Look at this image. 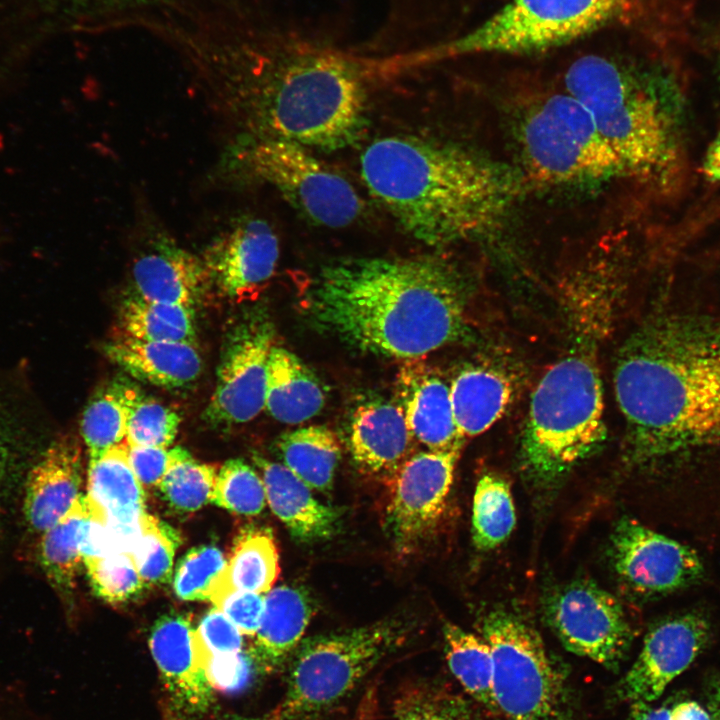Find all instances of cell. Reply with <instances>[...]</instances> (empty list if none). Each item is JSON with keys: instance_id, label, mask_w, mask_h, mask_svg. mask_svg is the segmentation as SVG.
I'll return each instance as SVG.
<instances>
[{"instance_id": "1f68e13d", "label": "cell", "mask_w": 720, "mask_h": 720, "mask_svg": "<svg viewBox=\"0 0 720 720\" xmlns=\"http://www.w3.org/2000/svg\"><path fill=\"white\" fill-rule=\"evenodd\" d=\"M125 336L145 341H196L194 308L129 295L120 309Z\"/></svg>"}, {"instance_id": "83f0119b", "label": "cell", "mask_w": 720, "mask_h": 720, "mask_svg": "<svg viewBox=\"0 0 720 720\" xmlns=\"http://www.w3.org/2000/svg\"><path fill=\"white\" fill-rule=\"evenodd\" d=\"M107 518L118 524L140 525L145 516V491L128 459L127 442L112 447L88 463L87 495Z\"/></svg>"}, {"instance_id": "11a10c76", "label": "cell", "mask_w": 720, "mask_h": 720, "mask_svg": "<svg viewBox=\"0 0 720 720\" xmlns=\"http://www.w3.org/2000/svg\"><path fill=\"white\" fill-rule=\"evenodd\" d=\"M719 74H720V60H719Z\"/></svg>"}, {"instance_id": "d4e9b609", "label": "cell", "mask_w": 720, "mask_h": 720, "mask_svg": "<svg viewBox=\"0 0 720 720\" xmlns=\"http://www.w3.org/2000/svg\"><path fill=\"white\" fill-rule=\"evenodd\" d=\"M312 613V602L302 589L283 585L268 591L250 654L260 670L271 672L294 653Z\"/></svg>"}, {"instance_id": "74e56055", "label": "cell", "mask_w": 720, "mask_h": 720, "mask_svg": "<svg viewBox=\"0 0 720 720\" xmlns=\"http://www.w3.org/2000/svg\"><path fill=\"white\" fill-rule=\"evenodd\" d=\"M262 478L240 459L225 462L217 471L210 502L241 515H257L266 503Z\"/></svg>"}, {"instance_id": "603a6c76", "label": "cell", "mask_w": 720, "mask_h": 720, "mask_svg": "<svg viewBox=\"0 0 720 720\" xmlns=\"http://www.w3.org/2000/svg\"><path fill=\"white\" fill-rule=\"evenodd\" d=\"M262 474L266 500L272 512L301 543H314L333 536L340 525V513L320 503L311 488L284 464L255 455Z\"/></svg>"}, {"instance_id": "e575fe53", "label": "cell", "mask_w": 720, "mask_h": 720, "mask_svg": "<svg viewBox=\"0 0 720 720\" xmlns=\"http://www.w3.org/2000/svg\"><path fill=\"white\" fill-rule=\"evenodd\" d=\"M516 522L515 507L508 482L495 474H485L477 482L472 510V539L482 551H489L510 536Z\"/></svg>"}, {"instance_id": "3957f363", "label": "cell", "mask_w": 720, "mask_h": 720, "mask_svg": "<svg viewBox=\"0 0 720 720\" xmlns=\"http://www.w3.org/2000/svg\"><path fill=\"white\" fill-rule=\"evenodd\" d=\"M361 175L400 227L431 246L496 232L528 186L521 171L478 152L409 136L374 140Z\"/></svg>"}, {"instance_id": "7a4b0ae2", "label": "cell", "mask_w": 720, "mask_h": 720, "mask_svg": "<svg viewBox=\"0 0 720 720\" xmlns=\"http://www.w3.org/2000/svg\"><path fill=\"white\" fill-rule=\"evenodd\" d=\"M614 389L628 456L646 464L720 444V322L649 320L619 350Z\"/></svg>"}, {"instance_id": "5bb4252c", "label": "cell", "mask_w": 720, "mask_h": 720, "mask_svg": "<svg viewBox=\"0 0 720 720\" xmlns=\"http://www.w3.org/2000/svg\"><path fill=\"white\" fill-rule=\"evenodd\" d=\"M611 559L616 573L632 590L664 595L688 588L705 572L699 554L640 522L621 519L611 537Z\"/></svg>"}, {"instance_id": "9a60e30c", "label": "cell", "mask_w": 720, "mask_h": 720, "mask_svg": "<svg viewBox=\"0 0 720 720\" xmlns=\"http://www.w3.org/2000/svg\"><path fill=\"white\" fill-rule=\"evenodd\" d=\"M711 624L698 611L669 617L646 634L642 649L617 687L625 701L648 704L683 673L708 646Z\"/></svg>"}, {"instance_id": "484cf974", "label": "cell", "mask_w": 720, "mask_h": 720, "mask_svg": "<svg viewBox=\"0 0 720 720\" xmlns=\"http://www.w3.org/2000/svg\"><path fill=\"white\" fill-rule=\"evenodd\" d=\"M325 404L323 386L291 351L274 345L267 362L265 409L277 421L300 424L317 415Z\"/></svg>"}, {"instance_id": "816d5d0a", "label": "cell", "mask_w": 720, "mask_h": 720, "mask_svg": "<svg viewBox=\"0 0 720 720\" xmlns=\"http://www.w3.org/2000/svg\"><path fill=\"white\" fill-rule=\"evenodd\" d=\"M222 720H282L278 714L270 715V716H263V717H242V716H235L230 717L227 719Z\"/></svg>"}, {"instance_id": "4316f807", "label": "cell", "mask_w": 720, "mask_h": 720, "mask_svg": "<svg viewBox=\"0 0 720 720\" xmlns=\"http://www.w3.org/2000/svg\"><path fill=\"white\" fill-rule=\"evenodd\" d=\"M512 383L492 366L472 365L461 370L450 384L456 425L464 437L479 435L505 412L512 399Z\"/></svg>"}, {"instance_id": "681fc988", "label": "cell", "mask_w": 720, "mask_h": 720, "mask_svg": "<svg viewBox=\"0 0 720 720\" xmlns=\"http://www.w3.org/2000/svg\"><path fill=\"white\" fill-rule=\"evenodd\" d=\"M641 720H671V709L664 706L650 708L643 704Z\"/></svg>"}, {"instance_id": "cb8c5ba5", "label": "cell", "mask_w": 720, "mask_h": 720, "mask_svg": "<svg viewBox=\"0 0 720 720\" xmlns=\"http://www.w3.org/2000/svg\"><path fill=\"white\" fill-rule=\"evenodd\" d=\"M104 354L132 377L165 388L195 382L203 367L191 342L145 341L122 335L104 345Z\"/></svg>"}, {"instance_id": "7bdbcfd3", "label": "cell", "mask_w": 720, "mask_h": 720, "mask_svg": "<svg viewBox=\"0 0 720 720\" xmlns=\"http://www.w3.org/2000/svg\"><path fill=\"white\" fill-rule=\"evenodd\" d=\"M209 600L242 634L254 636L257 633L264 613L265 596L228 589L212 593Z\"/></svg>"}, {"instance_id": "8fae6325", "label": "cell", "mask_w": 720, "mask_h": 720, "mask_svg": "<svg viewBox=\"0 0 720 720\" xmlns=\"http://www.w3.org/2000/svg\"><path fill=\"white\" fill-rule=\"evenodd\" d=\"M70 27L91 32L138 29L157 38L236 23L272 11V0H44Z\"/></svg>"}, {"instance_id": "2e32d148", "label": "cell", "mask_w": 720, "mask_h": 720, "mask_svg": "<svg viewBox=\"0 0 720 720\" xmlns=\"http://www.w3.org/2000/svg\"><path fill=\"white\" fill-rule=\"evenodd\" d=\"M279 241L270 224L254 216L233 219L210 240L201 259L210 284L232 301L252 296L274 274Z\"/></svg>"}, {"instance_id": "44dd1931", "label": "cell", "mask_w": 720, "mask_h": 720, "mask_svg": "<svg viewBox=\"0 0 720 720\" xmlns=\"http://www.w3.org/2000/svg\"><path fill=\"white\" fill-rule=\"evenodd\" d=\"M82 448L76 437L54 440L30 470L24 499L27 523L44 532L67 513L82 482Z\"/></svg>"}, {"instance_id": "ffe728a7", "label": "cell", "mask_w": 720, "mask_h": 720, "mask_svg": "<svg viewBox=\"0 0 720 720\" xmlns=\"http://www.w3.org/2000/svg\"><path fill=\"white\" fill-rule=\"evenodd\" d=\"M397 394L414 438L433 451L462 448L465 437L454 419L450 385L440 375L408 360L397 377Z\"/></svg>"}, {"instance_id": "d6a6232c", "label": "cell", "mask_w": 720, "mask_h": 720, "mask_svg": "<svg viewBox=\"0 0 720 720\" xmlns=\"http://www.w3.org/2000/svg\"><path fill=\"white\" fill-rule=\"evenodd\" d=\"M132 388L128 381L115 380L100 388L86 405L80 431L89 461L125 440Z\"/></svg>"}, {"instance_id": "d6986e66", "label": "cell", "mask_w": 720, "mask_h": 720, "mask_svg": "<svg viewBox=\"0 0 720 720\" xmlns=\"http://www.w3.org/2000/svg\"><path fill=\"white\" fill-rule=\"evenodd\" d=\"M131 280L134 294L146 300L191 308L210 284L201 257L161 231L148 237L133 260Z\"/></svg>"}, {"instance_id": "ee69618b", "label": "cell", "mask_w": 720, "mask_h": 720, "mask_svg": "<svg viewBox=\"0 0 720 720\" xmlns=\"http://www.w3.org/2000/svg\"><path fill=\"white\" fill-rule=\"evenodd\" d=\"M197 633L211 654L241 652L243 644L241 631L216 607L201 619Z\"/></svg>"}, {"instance_id": "7c38bea8", "label": "cell", "mask_w": 720, "mask_h": 720, "mask_svg": "<svg viewBox=\"0 0 720 720\" xmlns=\"http://www.w3.org/2000/svg\"><path fill=\"white\" fill-rule=\"evenodd\" d=\"M546 618L568 651L608 668L619 665L633 641L620 602L590 581L556 592L547 603Z\"/></svg>"}, {"instance_id": "7402d4cb", "label": "cell", "mask_w": 720, "mask_h": 720, "mask_svg": "<svg viewBox=\"0 0 720 720\" xmlns=\"http://www.w3.org/2000/svg\"><path fill=\"white\" fill-rule=\"evenodd\" d=\"M413 440L398 404L370 400L352 415L349 448L353 460L366 472L393 477L412 456Z\"/></svg>"}, {"instance_id": "b9f144b4", "label": "cell", "mask_w": 720, "mask_h": 720, "mask_svg": "<svg viewBox=\"0 0 720 720\" xmlns=\"http://www.w3.org/2000/svg\"><path fill=\"white\" fill-rule=\"evenodd\" d=\"M397 720H468L464 704L432 687L408 689L395 702Z\"/></svg>"}, {"instance_id": "ba28073f", "label": "cell", "mask_w": 720, "mask_h": 720, "mask_svg": "<svg viewBox=\"0 0 720 720\" xmlns=\"http://www.w3.org/2000/svg\"><path fill=\"white\" fill-rule=\"evenodd\" d=\"M406 631L404 623L388 619L301 641L277 714L282 720H309L329 710L399 646Z\"/></svg>"}, {"instance_id": "f907efd6", "label": "cell", "mask_w": 720, "mask_h": 720, "mask_svg": "<svg viewBox=\"0 0 720 720\" xmlns=\"http://www.w3.org/2000/svg\"><path fill=\"white\" fill-rule=\"evenodd\" d=\"M5 435L0 424V489L4 479L8 459V449Z\"/></svg>"}, {"instance_id": "f35d334b", "label": "cell", "mask_w": 720, "mask_h": 720, "mask_svg": "<svg viewBox=\"0 0 720 720\" xmlns=\"http://www.w3.org/2000/svg\"><path fill=\"white\" fill-rule=\"evenodd\" d=\"M178 545L179 536L172 527L145 514L140 537L130 554L147 586L169 580Z\"/></svg>"}, {"instance_id": "7dc6e473", "label": "cell", "mask_w": 720, "mask_h": 720, "mask_svg": "<svg viewBox=\"0 0 720 720\" xmlns=\"http://www.w3.org/2000/svg\"><path fill=\"white\" fill-rule=\"evenodd\" d=\"M703 171L711 181L720 183V133L714 138L706 151Z\"/></svg>"}, {"instance_id": "bcb514c9", "label": "cell", "mask_w": 720, "mask_h": 720, "mask_svg": "<svg viewBox=\"0 0 720 720\" xmlns=\"http://www.w3.org/2000/svg\"><path fill=\"white\" fill-rule=\"evenodd\" d=\"M671 720H711V717L697 702L683 701L671 709Z\"/></svg>"}, {"instance_id": "c3c4849f", "label": "cell", "mask_w": 720, "mask_h": 720, "mask_svg": "<svg viewBox=\"0 0 720 720\" xmlns=\"http://www.w3.org/2000/svg\"><path fill=\"white\" fill-rule=\"evenodd\" d=\"M708 706L711 720H720V678L714 679L710 684Z\"/></svg>"}, {"instance_id": "30bf717a", "label": "cell", "mask_w": 720, "mask_h": 720, "mask_svg": "<svg viewBox=\"0 0 720 720\" xmlns=\"http://www.w3.org/2000/svg\"><path fill=\"white\" fill-rule=\"evenodd\" d=\"M237 168L276 188L310 221L329 228L355 222L363 203L354 186L312 150L277 138L240 141L228 153Z\"/></svg>"}, {"instance_id": "5b68a950", "label": "cell", "mask_w": 720, "mask_h": 720, "mask_svg": "<svg viewBox=\"0 0 720 720\" xmlns=\"http://www.w3.org/2000/svg\"><path fill=\"white\" fill-rule=\"evenodd\" d=\"M565 88L591 115L626 178L663 185L680 160L672 87L660 74L603 56L577 59Z\"/></svg>"}, {"instance_id": "52a82bcc", "label": "cell", "mask_w": 720, "mask_h": 720, "mask_svg": "<svg viewBox=\"0 0 720 720\" xmlns=\"http://www.w3.org/2000/svg\"><path fill=\"white\" fill-rule=\"evenodd\" d=\"M518 136L528 184L576 188L627 179L587 109L567 91L532 105Z\"/></svg>"}, {"instance_id": "f6af8a7d", "label": "cell", "mask_w": 720, "mask_h": 720, "mask_svg": "<svg viewBox=\"0 0 720 720\" xmlns=\"http://www.w3.org/2000/svg\"><path fill=\"white\" fill-rule=\"evenodd\" d=\"M127 450L130 465L143 488L159 487L170 462V449L127 443Z\"/></svg>"}, {"instance_id": "4dcf8cb0", "label": "cell", "mask_w": 720, "mask_h": 720, "mask_svg": "<svg viewBox=\"0 0 720 720\" xmlns=\"http://www.w3.org/2000/svg\"><path fill=\"white\" fill-rule=\"evenodd\" d=\"M86 514V496L79 495L67 513L42 532L41 566L50 584L63 598L71 596L83 562L79 538Z\"/></svg>"}, {"instance_id": "e0dca14e", "label": "cell", "mask_w": 720, "mask_h": 720, "mask_svg": "<svg viewBox=\"0 0 720 720\" xmlns=\"http://www.w3.org/2000/svg\"><path fill=\"white\" fill-rule=\"evenodd\" d=\"M460 451L429 450L414 454L393 476L387 522L401 545L419 541L438 521Z\"/></svg>"}, {"instance_id": "ac0fdd59", "label": "cell", "mask_w": 720, "mask_h": 720, "mask_svg": "<svg viewBox=\"0 0 720 720\" xmlns=\"http://www.w3.org/2000/svg\"><path fill=\"white\" fill-rule=\"evenodd\" d=\"M149 647L175 709L184 715L205 713L214 701V686L207 671L208 650L190 618L179 613L160 617Z\"/></svg>"}, {"instance_id": "836d02e7", "label": "cell", "mask_w": 720, "mask_h": 720, "mask_svg": "<svg viewBox=\"0 0 720 720\" xmlns=\"http://www.w3.org/2000/svg\"><path fill=\"white\" fill-rule=\"evenodd\" d=\"M443 635L453 676L477 702L498 712L493 693V658L486 640L452 623L444 625Z\"/></svg>"}, {"instance_id": "4fadbf2b", "label": "cell", "mask_w": 720, "mask_h": 720, "mask_svg": "<svg viewBox=\"0 0 720 720\" xmlns=\"http://www.w3.org/2000/svg\"><path fill=\"white\" fill-rule=\"evenodd\" d=\"M274 345L271 325L264 319L248 316L229 330L203 415L209 424L246 423L265 409L267 362Z\"/></svg>"}, {"instance_id": "8d00e7d4", "label": "cell", "mask_w": 720, "mask_h": 720, "mask_svg": "<svg viewBox=\"0 0 720 720\" xmlns=\"http://www.w3.org/2000/svg\"><path fill=\"white\" fill-rule=\"evenodd\" d=\"M180 423L174 409L133 385L125 437L129 445L168 448Z\"/></svg>"}, {"instance_id": "277c9868", "label": "cell", "mask_w": 720, "mask_h": 720, "mask_svg": "<svg viewBox=\"0 0 720 720\" xmlns=\"http://www.w3.org/2000/svg\"><path fill=\"white\" fill-rule=\"evenodd\" d=\"M568 299L570 346L535 388L521 440V457L531 476L554 481L592 454L606 437L598 343L608 327L606 286L571 285Z\"/></svg>"}, {"instance_id": "f546056e", "label": "cell", "mask_w": 720, "mask_h": 720, "mask_svg": "<svg viewBox=\"0 0 720 720\" xmlns=\"http://www.w3.org/2000/svg\"><path fill=\"white\" fill-rule=\"evenodd\" d=\"M279 572V556L273 536L263 529H251L238 538L211 594L228 589L263 594L271 590Z\"/></svg>"}, {"instance_id": "f5cc1de1", "label": "cell", "mask_w": 720, "mask_h": 720, "mask_svg": "<svg viewBox=\"0 0 720 720\" xmlns=\"http://www.w3.org/2000/svg\"><path fill=\"white\" fill-rule=\"evenodd\" d=\"M642 709H643V703H634L633 709H632V714H631V720H641Z\"/></svg>"}, {"instance_id": "d590c367", "label": "cell", "mask_w": 720, "mask_h": 720, "mask_svg": "<svg viewBox=\"0 0 720 720\" xmlns=\"http://www.w3.org/2000/svg\"><path fill=\"white\" fill-rule=\"evenodd\" d=\"M214 465L197 461L186 449H170V462L159 485L166 503L181 513H191L208 501L215 483Z\"/></svg>"}, {"instance_id": "60d3db41", "label": "cell", "mask_w": 720, "mask_h": 720, "mask_svg": "<svg viewBox=\"0 0 720 720\" xmlns=\"http://www.w3.org/2000/svg\"><path fill=\"white\" fill-rule=\"evenodd\" d=\"M226 560L215 546H199L179 561L173 580L176 596L185 601L210 598L213 585L224 570Z\"/></svg>"}, {"instance_id": "db71d44e", "label": "cell", "mask_w": 720, "mask_h": 720, "mask_svg": "<svg viewBox=\"0 0 720 720\" xmlns=\"http://www.w3.org/2000/svg\"><path fill=\"white\" fill-rule=\"evenodd\" d=\"M398 52H399V51H398ZM394 53H395V52H394ZM392 54H393V53H392ZM391 61H392V55H391ZM392 65H393V62H392ZM393 67H394V66H393ZM394 68H395V67H394ZM395 70H396V69H395ZM396 71H397V70H396ZM397 72H398V71H397ZM398 73H399V72H398ZM400 74H401V73H400Z\"/></svg>"}, {"instance_id": "9c48e42d", "label": "cell", "mask_w": 720, "mask_h": 720, "mask_svg": "<svg viewBox=\"0 0 720 720\" xmlns=\"http://www.w3.org/2000/svg\"><path fill=\"white\" fill-rule=\"evenodd\" d=\"M493 658V693L506 720H576L568 682L539 633L505 610L483 620Z\"/></svg>"}, {"instance_id": "ab89813d", "label": "cell", "mask_w": 720, "mask_h": 720, "mask_svg": "<svg viewBox=\"0 0 720 720\" xmlns=\"http://www.w3.org/2000/svg\"><path fill=\"white\" fill-rule=\"evenodd\" d=\"M83 563L95 593L109 603L128 602L147 587L130 553L84 557Z\"/></svg>"}, {"instance_id": "6da1fadb", "label": "cell", "mask_w": 720, "mask_h": 720, "mask_svg": "<svg viewBox=\"0 0 720 720\" xmlns=\"http://www.w3.org/2000/svg\"><path fill=\"white\" fill-rule=\"evenodd\" d=\"M305 303L318 327L375 355L415 360L467 330L464 278L440 257L337 261L321 269Z\"/></svg>"}, {"instance_id": "8992f818", "label": "cell", "mask_w": 720, "mask_h": 720, "mask_svg": "<svg viewBox=\"0 0 720 720\" xmlns=\"http://www.w3.org/2000/svg\"><path fill=\"white\" fill-rule=\"evenodd\" d=\"M635 0H510L466 33L403 54L410 70L478 54H533L576 41L626 16Z\"/></svg>"}, {"instance_id": "f1b7e54d", "label": "cell", "mask_w": 720, "mask_h": 720, "mask_svg": "<svg viewBox=\"0 0 720 720\" xmlns=\"http://www.w3.org/2000/svg\"><path fill=\"white\" fill-rule=\"evenodd\" d=\"M277 449L283 464L311 489L332 487L341 447L331 429L311 425L286 432L277 440Z\"/></svg>"}]
</instances>
